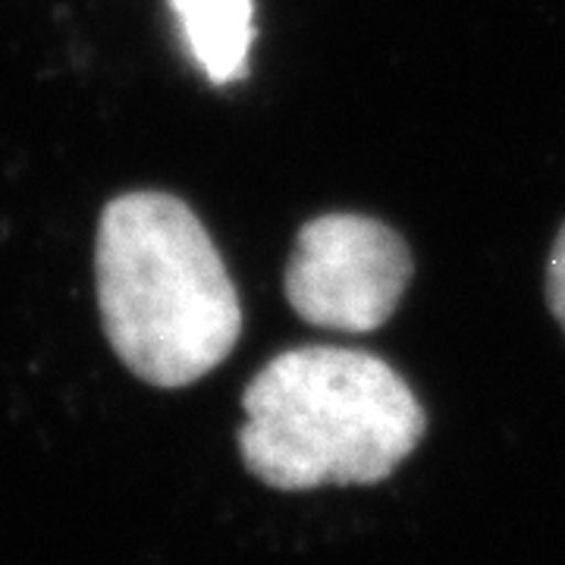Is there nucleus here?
<instances>
[{
  "label": "nucleus",
  "instance_id": "39448f33",
  "mask_svg": "<svg viewBox=\"0 0 565 565\" xmlns=\"http://www.w3.org/2000/svg\"><path fill=\"white\" fill-rule=\"evenodd\" d=\"M546 302H550L553 318L565 330V226L559 230L550 252V264H546Z\"/></svg>",
  "mask_w": 565,
  "mask_h": 565
},
{
  "label": "nucleus",
  "instance_id": "7ed1b4c3",
  "mask_svg": "<svg viewBox=\"0 0 565 565\" xmlns=\"http://www.w3.org/2000/svg\"><path fill=\"white\" fill-rule=\"evenodd\" d=\"M412 280V255L396 230L364 214L305 223L286 267V299L302 321L367 333L384 327Z\"/></svg>",
  "mask_w": 565,
  "mask_h": 565
},
{
  "label": "nucleus",
  "instance_id": "20e7f679",
  "mask_svg": "<svg viewBox=\"0 0 565 565\" xmlns=\"http://www.w3.org/2000/svg\"><path fill=\"white\" fill-rule=\"evenodd\" d=\"M180 17L182 35L207 79L226 85L245 73L255 41L252 0H170Z\"/></svg>",
  "mask_w": 565,
  "mask_h": 565
},
{
  "label": "nucleus",
  "instance_id": "f257e3e1",
  "mask_svg": "<svg viewBox=\"0 0 565 565\" xmlns=\"http://www.w3.org/2000/svg\"><path fill=\"white\" fill-rule=\"evenodd\" d=\"M95 270L104 333L141 381L195 384L239 343L236 286L180 199L132 192L107 204Z\"/></svg>",
  "mask_w": 565,
  "mask_h": 565
},
{
  "label": "nucleus",
  "instance_id": "f03ea898",
  "mask_svg": "<svg viewBox=\"0 0 565 565\" xmlns=\"http://www.w3.org/2000/svg\"><path fill=\"white\" fill-rule=\"evenodd\" d=\"M245 468L274 490L381 484L422 444L424 408L377 355L299 345L264 364L243 396Z\"/></svg>",
  "mask_w": 565,
  "mask_h": 565
}]
</instances>
